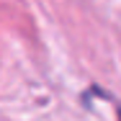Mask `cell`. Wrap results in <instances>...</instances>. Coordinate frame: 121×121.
<instances>
[{
  "instance_id": "6da1fadb",
  "label": "cell",
  "mask_w": 121,
  "mask_h": 121,
  "mask_svg": "<svg viewBox=\"0 0 121 121\" xmlns=\"http://www.w3.org/2000/svg\"><path fill=\"white\" fill-rule=\"evenodd\" d=\"M119 121H121V108H119Z\"/></svg>"
}]
</instances>
